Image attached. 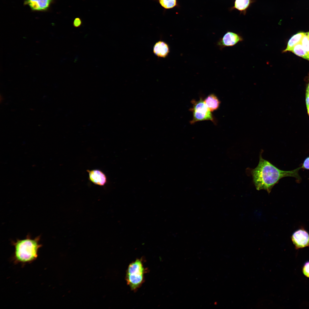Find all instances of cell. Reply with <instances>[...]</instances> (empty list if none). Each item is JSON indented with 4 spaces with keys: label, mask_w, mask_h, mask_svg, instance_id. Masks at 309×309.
I'll return each instance as SVG.
<instances>
[{
    "label": "cell",
    "mask_w": 309,
    "mask_h": 309,
    "mask_svg": "<svg viewBox=\"0 0 309 309\" xmlns=\"http://www.w3.org/2000/svg\"><path fill=\"white\" fill-rule=\"evenodd\" d=\"M306 107L309 106V94L307 92L306 94Z\"/></svg>",
    "instance_id": "obj_19"
},
{
    "label": "cell",
    "mask_w": 309,
    "mask_h": 309,
    "mask_svg": "<svg viewBox=\"0 0 309 309\" xmlns=\"http://www.w3.org/2000/svg\"><path fill=\"white\" fill-rule=\"evenodd\" d=\"M290 52L309 61V55L304 48L301 42L295 45Z\"/></svg>",
    "instance_id": "obj_13"
},
{
    "label": "cell",
    "mask_w": 309,
    "mask_h": 309,
    "mask_svg": "<svg viewBox=\"0 0 309 309\" xmlns=\"http://www.w3.org/2000/svg\"><path fill=\"white\" fill-rule=\"evenodd\" d=\"M301 167V169L309 170V156L305 159Z\"/></svg>",
    "instance_id": "obj_18"
},
{
    "label": "cell",
    "mask_w": 309,
    "mask_h": 309,
    "mask_svg": "<svg viewBox=\"0 0 309 309\" xmlns=\"http://www.w3.org/2000/svg\"><path fill=\"white\" fill-rule=\"evenodd\" d=\"M303 272L306 277L309 278V261L304 264L302 269Z\"/></svg>",
    "instance_id": "obj_16"
},
{
    "label": "cell",
    "mask_w": 309,
    "mask_h": 309,
    "mask_svg": "<svg viewBox=\"0 0 309 309\" xmlns=\"http://www.w3.org/2000/svg\"><path fill=\"white\" fill-rule=\"evenodd\" d=\"M306 33L303 32H299L292 36L288 41L286 48L282 51V52H290L295 45L301 42L303 37Z\"/></svg>",
    "instance_id": "obj_12"
},
{
    "label": "cell",
    "mask_w": 309,
    "mask_h": 309,
    "mask_svg": "<svg viewBox=\"0 0 309 309\" xmlns=\"http://www.w3.org/2000/svg\"><path fill=\"white\" fill-rule=\"evenodd\" d=\"M153 51L154 54L158 57L165 58L169 53L170 48L165 42L160 40L154 44Z\"/></svg>",
    "instance_id": "obj_9"
},
{
    "label": "cell",
    "mask_w": 309,
    "mask_h": 309,
    "mask_svg": "<svg viewBox=\"0 0 309 309\" xmlns=\"http://www.w3.org/2000/svg\"><path fill=\"white\" fill-rule=\"evenodd\" d=\"M260 154L258 166L251 170V173L253 183L258 190L264 189L270 193L273 187L282 178L293 177L300 181L301 178L298 172L301 167L294 170H281L269 161L263 159Z\"/></svg>",
    "instance_id": "obj_1"
},
{
    "label": "cell",
    "mask_w": 309,
    "mask_h": 309,
    "mask_svg": "<svg viewBox=\"0 0 309 309\" xmlns=\"http://www.w3.org/2000/svg\"><path fill=\"white\" fill-rule=\"evenodd\" d=\"M40 237L39 235L32 239L28 234L25 239L12 241V245L15 247L12 258L14 263L23 265L31 263L36 260L39 249L42 246V245L39 243Z\"/></svg>",
    "instance_id": "obj_2"
},
{
    "label": "cell",
    "mask_w": 309,
    "mask_h": 309,
    "mask_svg": "<svg viewBox=\"0 0 309 309\" xmlns=\"http://www.w3.org/2000/svg\"><path fill=\"white\" fill-rule=\"evenodd\" d=\"M291 238L296 249L309 247V234L304 229H301L295 231Z\"/></svg>",
    "instance_id": "obj_6"
},
{
    "label": "cell",
    "mask_w": 309,
    "mask_h": 309,
    "mask_svg": "<svg viewBox=\"0 0 309 309\" xmlns=\"http://www.w3.org/2000/svg\"><path fill=\"white\" fill-rule=\"evenodd\" d=\"M255 1V0H234L233 6L229 9V10H237L240 14L245 15L247 10Z\"/></svg>",
    "instance_id": "obj_10"
},
{
    "label": "cell",
    "mask_w": 309,
    "mask_h": 309,
    "mask_svg": "<svg viewBox=\"0 0 309 309\" xmlns=\"http://www.w3.org/2000/svg\"><path fill=\"white\" fill-rule=\"evenodd\" d=\"M193 104L192 108L190 111L193 112V117L190 121L191 124H194L198 121L205 120H210L215 123L214 118L207 106L202 98L196 101L193 100L191 101Z\"/></svg>",
    "instance_id": "obj_4"
},
{
    "label": "cell",
    "mask_w": 309,
    "mask_h": 309,
    "mask_svg": "<svg viewBox=\"0 0 309 309\" xmlns=\"http://www.w3.org/2000/svg\"><path fill=\"white\" fill-rule=\"evenodd\" d=\"M164 9H169L178 6L177 0H157Z\"/></svg>",
    "instance_id": "obj_14"
},
{
    "label": "cell",
    "mask_w": 309,
    "mask_h": 309,
    "mask_svg": "<svg viewBox=\"0 0 309 309\" xmlns=\"http://www.w3.org/2000/svg\"><path fill=\"white\" fill-rule=\"evenodd\" d=\"M243 40V37L240 34L229 31L219 39L217 45L221 49H222L226 47L233 46Z\"/></svg>",
    "instance_id": "obj_5"
},
{
    "label": "cell",
    "mask_w": 309,
    "mask_h": 309,
    "mask_svg": "<svg viewBox=\"0 0 309 309\" xmlns=\"http://www.w3.org/2000/svg\"><path fill=\"white\" fill-rule=\"evenodd\" d=\"M307 110L308 114L309 116V106L307 107Z\"/></svg>",
    "instance_id": "obj_21"
},
{
    "label": "cell",
    "mask_w": 309,
    "mask_h": 309,
    "mask_svg": "<svg viewBox=\"0 0 309 309\" xmlns=\"http://www.w3.org/2000/svg\"><path fill=\"white\" fill-rule=\"evenodd\" d=\"M204 101L211 112L217 110L220 104V102L217 96L213 94L209 95Z\"/></svg>",
    "instance_id": "obj_11"
},
{
    "label": "cell",
    "mask_w": 309,
    "mask_h": 309,
    "mask_svg": "<svg viewBox=\"0 0 309 309\" xmlns=\"http://www.w3.org/2000/svg\"><path fill=\"white\" fill-rule=\"evenodd\" d=\"M55 0H25V5L28 6L30 9L35 11H46L48 10L51 5Z\"/></svg>",
    "instance_id": "obj_7"
},
{
    "label": "cell",
    "mask_w": 309,
    "mask_h": 309,
    "mask_svg": "<svg viewBox=\"0 0 309 309\" xmlns=\"http://www.w3.org/2000/svg\"><path fill=\"white\" fill-rule=\"evenodd\" d=\"M304 48L309 55V36L306 33L301 41Z\"/></svg>",
    "instance_id": "obj_15"
},
{
    "label": "cell",
    "mask_w": 309,
    "mask_h": 309,
    "mask_svg": "<svg viewBox=\"0 0 309 309\" xmlns=\"http://www.w3.org/2000/svg\"><path fill=\"white\" fill-rule=\"evenodd\" d=\"M89 180L95 184L104 186L106 183L107 178L105 174L101 171L97 170H87Z\"/></svg>",
    "instance_id": "obj_8"
},
{
    "label": "cell",
    "mask_w": 309,
    "mask_h": 309,
    "mask_svg": "<svg viewBox=\"0 0 309 309\" xmlns=\"http://www.w3.org/2000/svg\"><path fill=\"white\" fill-rule=\"evenodd\" d=\"M306 92L309 94V77L308 79V82L307 85Z\"/></svg>",
    "instance_id": "obj_20"
},
{
    "label": "cell",
    "mask_w": 309,
    "mask_h": 309,
    "mask_svg": "<svg viewBox=\"0 0 309 309\" xmlns=\"http://www.w3.org/2000/svg\"><path fill=\"white\" fill-rule=\"evenodd\" d=\"M73 25L75 27H78L82 24V21L80 18L79 17H76L74 19L73 22Z\"/></svg>",
    "instance_id": "obj_17"
},
{
    "label": "cell",
    "mask_w": 309,
    "mask_h": 309,
    "mask_svg": "<svg viewBox=\"0 0 309 309\" xmlns=\"http://www.w3.org/2000/svg\"><path fill=\"white\" fill-rule=\"evenodd\" d=\"M307 35L309 36V32H307Z\"/></svg>",
    "instance_id": "obj_22"
},
{
    "label": "cell",
    "mask_w": 309,
    "mask_h": 309,
    "mask_svg": "<svg viewBox=\"0 0 309 309\" xmlns=\"http://www.w3.org/2000/svg\"><path fill=\"white\" fill-rule=\"evenodd\" d=\"M146 268L143 265L142 259H136L128 266L126 271L125 279L131 290H137L144 282V275Z\"/></svg>",
    "instance_id": "obj_3"
}]
</instances>
